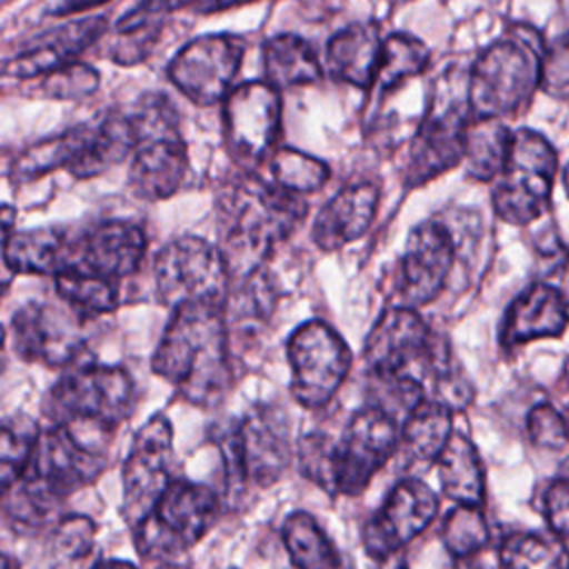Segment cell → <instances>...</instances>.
<instances>
[{"instance_id":"1","label":"cell","mask_w":569,"mask_h":569,"mask_svg":"<svg viewBox=\"0 0 569 569\" xmlns=\"http://www.w3.org/2000/svg\"><path fill=\"white\" fill-rule=\"evenodd\" d=\"M216 218L218 247L236 282L262 269L271 251L300 227L307 202L258 171H238L218 189Z\"/></svg>"},{"instance_id":"2","label":"cell","mask_w":569,"mask_h":569,"mask_svg":"<svg viewBox=\"0 0 569 569\" xmlns=\"http://www.w3.org/2000/svg\"><path fill=\"white\" fill-rule=\"evenodd\" d=\"M171 318L151 356V369L187 402L213 407L231 389L229 327L216 305H182Z\"/></svg>"},{"instance_id":"3","label":"cell","mask_w":569,"mask_h":569,"mask_svg":"<svg viewBox=\"0 0 569 569\" xmlns=\"http://www.w3.org/2000/svg\"><path fill=\"white\" fill-rule=\"evenodd\" d=\"M136 382L127 369L76 362L51 385L42 411L51 425H71L113 438L131 418Z\"/></svg>"},{"instance_id":"4","label":"cell","mask_w":569,"mask_h":569,"mask_svg":"<svg viewBox=\"0 0 569 569\" xmlns=\"http://www.w3.org/2000/svg\"><path fill=\"white\" fill-rule=\"evenodd\" d=\"M542 51L538 33L527 27H516L491 42L471 67V116L502 120L522 113L540 89Z\"/></svg>"},{"instance_id":"5","label":"cell","mask_w":569,"mask_h":569,"mask_svg":"<svg viewBox=\"0 0 569 569\" xmlns=\"http://www.w3.org/2000/svg\"><path fill=\"white\" fill-rule=\"evenodd\" d=\"M129 120L136 140L129 164L131 193L147 202L173 196L189 169L178 109L164 93H144L129 111Z\"/></svg>"},{"instance_id":"6","label":"cell","mask_w":569,"mask_h":569,"mask_svg":"<svg viewBox=\"0 0 569 569\" xmlns=\"http://www.w3.org/2000/svg\"><path fill=\"white\" fill-rule=\"evenodd\" d=\"M109 440V436L89 429L49 422L40 429L22 478V493L33 505H44L47 509L89 487L107 469Z\"/></svg>"},{"instance_id":"7","label":"cell","mask_w":569,"mask_h":569,"mask_svg":"<svg viewBox=\"0 0 569 569\" xmlns=\"http://www.w3.org/2000/svg\"><path fill=\"white\" fill-rule=\"evenodd\" d=\"M558 153L553 144L533 129L511 133L507 160L493 178L491 202L500 220L527 224L549 209Z\"/></svg>"},{"instance_id":"8","label":"cell","mask_w":569,"mask_h":569,"mask_svg":"<svg viewBox=\"0 0 569 569\" xmlns=\"http://www.w3.org/2000/svg\"><path fill=\"white\" fill-rule=\"evenodd\" d=\"M218 493L193 480L173 478L153 511L136 529V547L144 558H169L196 547L218 522Z\"/></svg>"},{"instance_id":"9","label":"cell","mask_w":569,"mask_h":569,"mask_svg":"<svg viewBox=\"0 0 569 569\" xmlns=\"http://www.w3.org/2000/svg\"><path fill=\"white\" fill-rule=\"evenodd\" d=\"M153 280L160 302L171 309L196 302L224 309L233 284L220 247L198 236L167 242L153 258Z\"/></svg>"},{"instance_id":"10","label":"cell","mask_w":569,"mask_h":569,"mask_svg":"<svg viewBox=\"0 0 569 569\" xmlns=\"http://www.w3.org/2000/svg\"><path fill=\"white\" fill-rule=\"evenodd\" d=\"M280 91L267 80L236 84L222 100V142L240 171H258L278 149Z\"/></svg>"},{"instance_id":"11","label":"cell","mask_w":569,"mask_h":569,"mask_svg":"<svg viewBox=\"0 0 569 569\" xmlns=\"http://www.w3.org/2000/svg\"><path fill=\"white\" fill-rule=\"evenodd\" d=\"M227 476L236 485L271 487L291 460L287 418L278 407H256L220 440Z\"/></svg>"},{"instance_id":"12","label":"cell","mask_w":569,"mask_h":569,"mask_svg":"<svg viewBox=\"0 0 569 569\" xmlns=\"http://www.w3.org/2000/svg\"><path fill=\"white\" fill-rule=\"evenodd\" d=\"M291 396L305 409H322L340 391L351 369L342 336L322 320L302 322L287 340Z\"/></svg>"},{"instance_id":"13","label":"cell","mask_w":569,"mask_h":569,"mask_svg":"<svg viewBox=\"0 0 569 569\" xmlns=\"http://www.w3.org/2000/svg\"><path fill=\"white\" fill-rule=\"evenodd\" d=\"M398 445L400 427L389 411L376 405L358 409L345 425L342 436L333 440L331 493L360 496L396 453Z\"/></svg>"},{"instance_id":"14","label":"cell","mask_w":569,"mask_h":569,"mask_svg":"<svg viewBox=\"0 0 569 569\" xmlns=\"http://www.w3.org/2000/svg\"><path fill=\"white\" fill-rule=\"evenodd\" d=\"M173 427L162 413L149 418L133 436L122 465V513L138 527L156 507L173 476Z\"/></svg>"},{"instance_id":"15","label":"cell","mask_w":569,"mask_h":569,"mask_svg":"<svg viewBox=\"0 0 569 569\" xmlns=\"http://www.w3.org/2000/svg\"><path fill=\"white\" fill-rule=\"evenodd\" d=\"M244 42L233 33H207L189 40L171 58L167 76L171 84L193 104L222 102L236 87L242 67Z\"/></svg>"},{"instance_id":"16","label":"cell","mask_w":569,"mask_h":569,"mask_svg":"<svg viewBox=\"0 0 569 569\" xmlns=\"http://www.w3.org/2000/svg\"><path fill=\"white\" fill-rule=\"evenodd\" d=\"M82 322L64 302L31 300L11 318V347L27 362L67 369L80 362L84 351Z\"/></svg>"},{"instance_id":"17","label":"cell","mask_w":569,"mask_h":569,"mask_svg":"<svg viewBox=\"0 0 569 569\" xmlns=\"http://www.w3.org/2000/svg\"><path fill=\"white\" fill-rule=\"evenodd\" d=\"M438 509V496L429 485L418 478L398 480L362 527L365 551L376 560L393 556L433 522Z\"/></svg>"},{"instance_id":"18","label":"cell","mask_w":569,"mask_h":569,"mask_svg":"<svg viewBox=\"0 0 569 569\" xmlns=\"http://www.w3.org/2000/svg\"><path fill=\"white\" fill-rule=\"evenodd\" d=\"M456 244L451 231L436 220L416 224L409 231L398 273V298L402 307L418 309L436 300L453 267Z\"/></svg>"},{"instance_id":"19","label":"cell","mask_w":569,"mask_h":569,"mask_svg":"<svg viewBox=\"0 0 569 569\" xmlns=\"http://www.w3.org/2000/svg\"><path fill=\"white\" fill-rule=\"evenodd\" d=\"M147 253V236L131 220H100L76 227L73 269L107 280L133 276Z\"/></svg>"},{"instance_id":"20","label":"cell","mask_w":569,"mask_h":569,"mask_svg":"<svg viewBox=\"0 0 569 569\" xmlns=\"http://www.w3.org/2000/svg\"><path fill=\"white\" fill-rule=\"evenodd\" d=\"M107 20L89 16L38 33L22 49L0 62V76L16 80L42 78L80 58L91 44L107 36Z\"/></svg>"},{"instance_id":"21","label":"cell","mask_w":569,"mask_h":569,"mask_svg":"<svg viewBox=\"0 0 569 569\" xmlns=\"http://www.w3.org/2000/svg\"><path fill=\"white\" fill-rule=\"evenodd\" d=\"M469 116L456 107L429 113L416 131L405 167V184L420 187L465 160V127Z\"/></svg>"},{"instance_id":"22","label":"cell","mask_w":569,"mask_h":569,"mask_svg":"<svg viewBox=\"0 0 569 569\" xmlns=\"http://www.w3.org/2000/svg\"><path fill=\"white\" fill-rule=\"evenodd\" d=\"M567 325L569 302L565 293L549 282H536L507 309L500 327V345L513 349L529 340L558 338L565 333Z\"/></svg>"},{"instance_id":"23","label":"cell","mask_w":569,"mask_h":569,"mask_svg":"<svg viewBox=\"0 0 569 569\" xmlns=\"http://www.w3.org/2000/svg\"><path fill=\"white\" fill-rule=\"evenodd\" d=\"M380 189L358 182L336 191L313 218L311 238L322 251H336L365 236L378 213Z\"/></svg>"},{"instance_id":"24","label":"cell","mask_w":569,"mask_h":569,"mask_svg":"<svg viewBox=\"0 0 569 569\" xmlns=\"http://www.w3.org/2000/svg\"><path fill=\"white\" fill-rule=\"evenodd\" d=\"M76 227H36L13 231L4 244V262L13 273L62 276L73 269Z\"/></svg>"},{"instance_id":"25","label":"cell","mask_w":569,"mask_h":569,"mask_svg":"<svg viewBox=\"0 0 569 569\" xmlns=\"http://www.w3.org/2000/svg\"><path fill=\"white\" fill-rule=\"evenodd\" d=\"M191 0H138L113 27L109 58L133 67L144 62L164 33V20L176 9H189Z\"/></svg>"},{"instance_id":"26","label":"cell","mask_w":569,"mask_h":569,"mask_svg":"<svg viewBox=\"0 0 569 569\" xmlns=\"http://www.w3.org/2000/svg\"><path fill=\"white\" fill-rule=\"evenodd\" d=\"M382 53V38L376 24L356 22L331 36L327 42V71L347 84L371 89Z\"/></svg>"},{"instance_id":"27","label":"cell","mask_w":569,"mask_h":569,"mask_svg":"<svg viewBox=\"0 0 569 569\" xmlns=\"http://www.w3.org/2000/svg\"><path fill=\"white\" fill-rule=\"evenodd\" d=\"M133 129L129 113L109 111L89 120V136L80 156L69 167V173L78 180H89L113 164H120L133 153Z\"/></svg>"},{"instance_id":"28","label":"cell","mask_w":569,"mask_h":569,"mask_svg":"<svg viewBox=\"0 0 569 569\" xmlns=\"http://www.w3.org/2000/svg\"><path fill=\"white\" fill-rule=\"evenodd\" d=\"M438 462L440 487L449 500L465 507H480L485 500V467L476 445L456 433L449 438Z\"/></svg>"},{"instance_id":"29","label":"cell","mask_w":569,"mask_h":569,"mask_svg":"<svg viewBox=\"0 0 569 569\" xmlns=\"http://www.w3.org/2000/svg\"><path fill=\"white\" fill-rule=\"evenodd\" d=\"M264 80L280 89L313 84L322 78V64L316 49L296 33L271 36L262 47Z\"/></svg>"},{"instance_id":"30","label":"cell","mask_w":569,"mask_h":569,"mask_svg":"<svg viewBox=\"0 0 569 569\" xmlns=\"http://www.w3.org/2000/svg\"><path fill=\"white\" fill-rule=\"evenodd\" d=\"M89 136V122L69 127L60 133L47 136L33 144H29L11 164V180L22 184V182H33L56 169H69L73 160L80 156L84 142Z\"/></svg>"},{"instance_id":"31","label":"cell","mask_w":569,"mask_h":569,"mask_svg":"<svg viewBox=\"0 0 569 569\" xmlns=\"http://www.w3.org/2000/svg\"><path fill=\"white\" fill-rule=\"evenodd\" d=\"M453 436V411L436 400L413 407L400 427V445L418 462H436Z\"/></svg>"},{"instance_id":"32","label":"cell","mask_w":569,"mask_h":569,"mask_svg":"<svg viewBox=\"0 0 569 569\" xmlns=\"http://www.w3.org/2000/svg\"><path fill=\"white\" fill-rule=\"evenodd\" d=\"M280 536L293 569H342L338 549L311 513H289Z\"/></svg>"},{"instance_id":"33","label":"cell","mask_w":569,"mask_h":569,"mask_svg":"<svg viewBox=\"0 0 569 569\" xmlns=\"http://www.w3.org/2000/svg\"><path fill=\"white\" fill-rule=\"evenodd\" d=\"M511 133L498 118L469 116L465 127V167L473 180H493L509 151Z\"/></svg>"},{"instance_id":"34","label":"cell","mask_w":569,"mask_h":569,"mask_svg":"<svg viewBox=\"0 0 569 569\" xmlns=\"http://www.w3.org/2000/svg\"><path fill=\"white\" fill-rule=\"evenodd\" d=\"M502 569H569V549L553 531H522L502 540L498 551Z\"/></svg>"},{"instance_id":"35","label":"cell","mask_w":569,"mask_h":569,"mask_svg":"<svg viewBox=\"0 0 569 569\" xmlns=\"http://www.w3.org/2000/svg\"><path fill=\"white\" fill-rule=\"evenodd\" d=\"M429 64V49L409 33H393L382 40L380 64L371 89L378 98L398 89L409 78L420 76Z\"/></svg>"},{"instance_id":"36","label":"cell","mask_w":569,"mask_h":569,"mask_svg":"<svg viewBox=\"0 0 569 569\" xmlns=\"http://www.w3.org/2000/svg\"><path fill=\"white\" fill-rule=\"evenodd\" d=\"M40 427L24 416L0 420V498L9 493L18 482H22Z\"/></svg>"},{"instance_id":"37","label":"cell","mask_w":569,"mask_h":569,"mask_svg":"<svg viewBox=\"0 0 569 569\" xmlns=\"http://www.w3.org/2000/svg\"><path fill=\"white\" fill-rule=\"evenodd\" d=\"M56 293L71 311H76L84 322L102 313L116 311L120 296L113 280L69 271L56 278Z\"/></svg>"},{"instance_id":"38","label":"cell","mask_w":569,"mask_h":569,"mask_svg":"<svg viewBox=\"0 0 569 569\" xmlns=\"http://www.w3.org/2000/svg\"><path fill=\"white\" fill-rule=\"evenodd\" d=\"M267 164L269 180L298 196L318 191L331 176L329 167L320 158L293 147H278Z\"/></svg>"},{"instance_id":"39","label":"cell","mask_w":569,"mask_h":569,"mask_svg":"<svg viewBox=\"0 0 569 569\" xmlns=\"http://www.w3.org/2000/svg\"><path fill=\"white\" fill-rule=\"evenodd\" d=\"M96 525L87 516H67L58 522L51 540L53 569H93Z\"/></svg>"},{"instance_id":"40","label":"cell","mask_w":569,"mask_h":569,"mask_svg":"<svg viewBox=\"0 0 569 569\" xmlns=\"http://www.w3.org/2000/svg\"><path fill=\"white\" fill-rule=\"evenodd\" d=\"M442 542L453 558L482 553L489 545V527L480 507L456 505L442 522Z\"/></svg>"},{"instance_id":"41","label":"cell","mask_w":569,"mask_h":569,"mask_svg":"<svg viewBox=\"0 0 569 569\" xmlns=\"http://www.w3.org/2000/svg\"><path fill=\"white\" fill-rule=\"evenodd\" d=\"M98 87H100V73L82 60H73L42 76L38 84L40 93L53 100H82L96 93Z\"/></svg>"},{"instance_id":"42","label":"cell","mask_w":569,"mask_h":569,"mask_svg":"<svg viewBox=\"0 0 569 569\" xmlns=\"http://www.w3.org/2000/svg\"><path fill=\"white\" fill-rule=\"evenodd\" d=\"M298 460L302 473L320 485L325 491H333L331 487V467H333V440L327 433H307L298 445Z\"/></svg>"},{"instance_id":"43","label":"cell","mask_w":569,"mask_h":569,"mask_svg":"<svg viewBox=\"0 0 569 569\" xmlns=\"http://www.w3.org/2000/svg\"><path fill=\"white\" fill-rule=\"evenodd\" d=\"M540 89L551 98H569V31L545 47Z\"/></svg>"},{"instance_id":"44","label":"cell","mask_w":569,"mask_h":569,"mask_svg":"<svg viewBox=\"0 0 569 569\" xmlns=\"http://www.w3.org/2000/svg\"><path fill=\"white\" fill-rule=\"evenodd\" d=\"M527 429L533 445L549 449H562L565 445H569L567 418L551 405L533 407L527 418Z\"/></svg>"},{"instance_id":"45","label":"cell","mask_w":569,"mask_h":569,"mask_svg":"<svg viewBox=\"0 0 569 569\" xmlns=\"http://www.w3.org/2000/svg\"><path fill=\"white\" fill-rule=\"evenodd\" d=\"M542 507L549 531L562 540H569V476H560L549 485Z\"/></svg>"},{"instance_id":"46","label":"cell","mask_w":569,"mask_h":569,"mask_svg":"<svg viewBox=\"0 0 569 569\" xmlns=\"http://www.w3.org/2000/svg\"><path fill=\"white\" fill-rule=\"evenodd\" d=\"M107 2L109 0H51V4L47 7V13L60 18V16H71V13L87 11V9L107 4Z\"/></svg>"},{"instance_id":"47","label":"cell","mask_w":569,"mask_h":569,"mask_svg":"<svg viewBox=\"0 0 569 569\" xmlns=\"http://www.w3.org/2000/svg\"><path fill=\"white\" fill-rule=\"evenodd\" d=\"M258 0H191L189 2V11L193 13H218V11H227L233 7H244Z\"/></svg>"},{"instance_id":"48","label":"cell","mask_w":569,"mask_h":569,"mask_svg":"<svg viewBox=\"0 0 569 569\" xmlns=\"http://www.w3.org/2000/svg\"><path fill=\"white\" fill-rule=\"evenodd\" d=\"M453 569H491V567L482 560V553H476L469 558H456Z\"/></svg>"},{"instance_id":"49","label":"cell","mask_w":569,"mask_h":569,"mask_svg":"<svg viewBox=\"0 0 569 569\" xmlns=\"http://www.w3.org/2000/svg\"><path fill=\"white\" fill-rule=\"evenodd\" d=\"M93 569H138V567L129 560H122V558H109V560L96 562Z\"/></svg>"},{"instance_id":"50","label":"cell","mask_w":569,"mask_h":569,"mask_svg":"<svg viewBox=\"0 0 569 569\" xmlns=\"http://www.w3.org/2000/svg\"><path fill=\"white\" fill-rule=\"evenodd\" d=\"M13 276H16V273L7 267V262H4V251H2V244H0V296H2V291L7 289V284L11 282Z\"/></svg>"},{"instance_id":"51","label":"cell","mask_w":569,"mask_h":569,"mask_svg":"<svg viewBox=\"0 0 569 569\" xmlns=\"http://www.w3.org/2000/svg\"><path fill=\"white\" fill-rule=\"evenodd\" d=\"M0 569H20V567H18V562L11 556L0 551Z\"/></svg>"},{"instance_id":"52","label":"cell","mask_w":569,"mask_h":569,"mask_svg":"<svg viewBox=\"0 0 569 569\" xmlns=\"http://www.w3.org/2000/svg\"><path fill=\"white\" fill-rule=\"evenodd\" d=\"M562 180H565V191H567V196H569V164L565 167V173H562Z\"/></svg>"},{"instance_id":"53","label":"cell","mask_w":569,"mask_h":569,"mask_svg":"<svg viewBox=\"0 0 569 569\" xmlns=\"http://www.w3.org/2000/svg\"><path fill=\"white\" fill-rule=\"evenodd\" d=\"M2 345H4V329H2V325H0V349H2Z\"/></svg>"},{"instance_id":"54","label":"cell","mask_w":569,"mask_h":569,"mask_svg":"<svg viewBox=\"0 0 569 569\" xmlns=\"http://www.w3.org/2000/svg\"><path fill=\"white\" fill-rule=\"evenodd\" d=\"M7 2H11V0H0V7H2V4H7Z\"/></svg>"},{"instance_id":"55","label":"cell","mask_w":569,"mask_h":569,"mask_svg":"<svg viewBox=\"0 0 569 569\" xmlns=\"http://www.w3.org/2000/svg\"><path fill=\"white\" fill-rule=\"evenodd\" d=\"M565 418H567V425H569V411H567V416H565Z\"/></svg>"}]
</instances>
